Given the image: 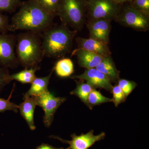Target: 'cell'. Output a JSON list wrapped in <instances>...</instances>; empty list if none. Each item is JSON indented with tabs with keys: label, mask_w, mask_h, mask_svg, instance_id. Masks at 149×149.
<instances>
[{
	"label": "cell",
	"mask_w": 149,
	"mask_h": 149,
	"mask_svg": "<svg viewBox=\"0 0 149 149\" xmlns=\"http://www.w3.org/2000/svg\"><path fill=\"white\" fill-rule=\"evenodd\" d=\"M76 83V87L74 90L70 92V94L78 97L81 101L89 107L88 98L89 95L93 89H95L90 84L84 82V80H75Z\"/></svg>",
	"instance_id": "cell-17"
},
{
	"label": "cell",
	"mask_w": 149,
	"mask_h": 149,
	"mask_svg": "<svg viewBox=\"0 0 149 149\" xmlns=\"http://www.w3.org/2000/svg\"><path fill=\"white\" fill-rule=\"evenodd\" d=\"M118 4L122 5L126 3H130L133 0H113Z\"/></svg>",
	"instance_id": "cell-30"
},
{
	"label": "cell",
	"mask_w": 149,
	"mask_h": 149,
	"mask_svg": "<svg viewBox=\"0 0 149 149\" xmlns=\"http://www.w3.org/2000/svg\"><path fill=\"white\" fill-rule=\"evenodd\" d=\"M11 81L8 68L0 66V93Z\"/></svg>",
	"instance_id": "cell-27"
},
{
	"label": "cell",
	"mask_w": 149,
	"mask_h": 149,
	"mask_svg": "<svg viewBox=\"0 0 149 149\" xmlns=\"http://www.w3.org/2000/svg\"><path fill=\"white\" fill-rule=\"evenodd\" d=\"M95 68L106 75L111 82H117L120 79V71L116 68L111 55L103 57Z\"/></svg>",
	"instance_id": "cell-15"
},
{
	"label": "cell",
	"mask_w": 149,
	"mask_h": 149,
	"mask_svg": "<svg viewBox=\"0 0 149 149\" xmlns=\"http://www.w3.org/2000/svg\"><path fill=\"white\" fill-rule=\"evenodd\" d=\"M87 0H60L57 16L62 24L72 28L74 31H80L87 21Z\"/></svg>",
	"instance_id": "cell-4"
},
{
	"label": "cell",
	"mask_w": 149,
	"mask_h": 149,
	"mask_svg": "<svg viewBox=\"0 0 149 149\" xmlns=\"http://www.w3.org/2000/svg\"><path fill=\"white\" fill-rule=\"evenodd\" d=\"M54 68L57 75L60 77H69L74 72L73 63L68 58H63L59 60Z\"/></svg>",
	"instance_id": "cell-19"
},
{
	"label": "cell",
	"mask_w": 149,
	"mask_h": 149,
	"mask_svg": "<svg viewBox=\"0 0 149 149\" xmlns=\"http://www.w3.org/2000/svg\"><path fill=\"white\" fill-rule=\"evenodd\" d=\"M111 21L102 19L86 21V26L89 30L90 38L109 44Z\"/></svg>",
	"instance_id": "cell-11"
},
{
	"label": "cell",
	"mask_w": 149,
	"mask_h": 149,
	"mask_svg": "<svg viewBox=\"0 0 149 149\" xmlns=\"http://www.w3.org/2000/svg\"><path fill=\"white\" fill-rule=\"evenodd\" d=\"M130 4L136 9L149 16V0H133Z\"/></svg>",
	"instance_id": "cell-26"
},
{
	"label": "cell",
	"mask_w": 149,
	"mask_h": 149,
	"mask_svg": "<svg viewBox=\"0 0 149 149\" xmlns=\"http://www.w3.org/2000/svg\"><path fill=\"white\" fill-rule=\"evenodd\" d=\"M117 82L118 85L122 90L126 98L137 86L136 82L124 79H119Z\"/></svg>",
	"instance_id": "cell-23"
},
{
	"label": "cell",
	"mask_w": 149,
	"mask_h": 149,
	"mask_svg": "<svg viewBox=\"0 0 149 149\" xmlns=\"http://www.w3.org/2000/svg\"><path fill=\"white\" fill-rule=\"evenodd\" d=\"M121 6L113 0H87V21L100 19L114 20Z\"/></svg>",
	"instance_id": "cell-6"
},
{
	"label": "cell",
	"mask_w": 149,
	"mask_h": 149,
	"mask_svg": "<svg viewBox=\"0 0 149 149\" xmlns=\"http://www.w3.org/2000/svg\"><path fill=\"white\" fill-rule=\"evenodd\" d=\"M9 26L8 17L0 12V33H7L9 31Z\"/></svg>",
	"instance_id": "cell-28"
},
{
	"label": "cell",
	"mask_w": 149,
	"mask_h": 149,
	"mask_svg": "<svg viewBox=\"0 0 149 149\" xmlns=\"http://www.w3.org/2000/svg\"><path fill=\"white\" fill-rule=\"evenodd\" d=\"M110 102H112V99L105 97L100 91H97L96 89H93L88 97V108L92 109L93 107Z\"/></svg>",
	"instance_id": "cell-20"
},
{
	"label": "cell",
	"mask_w": 149,
	"mask_h": 149,
	"mask_svg": "<svg viewBox=\"0 0 149 149\" xmlns=\"http://www.w3.org/2000/svg\"><path fill=\"white\" fill-rule=\"evenodd\" d=\"M123 27L146 32L149 29V16L133 8L130 3L122 5L114 19Z\"/></svg>",
	"instance_id": "cell-5"
},
{
	"label": "cell",
	"mask_w": 149,
	"mask_h": 149,
	"mask_svg": "<svg viewBox=\"0 0 149 149\" xmlns=\"http://www.w3.org/2000/svg\"><path fill=\"white\" fill-rule=\"evenodd\" d=\"M55 17L47 12L35 0H28L22 2L18 11L12 18L8 30H25L41 34L53 25Z\"/></svg>",
	"instance_id": "cell-1"
},
{
	"label": "cell",
	"mask_w": 149,
	"mask_h": 149,
	"mask_svg": "<svg viewBox=\"0 0 149 149\" xmlns=\"http://www.w3.org/2000/svg\"><path fill=\"white\" fill-rule=\"evenodd\" d=\"M12 92L13 91L7 100L0 98V112H3L6 111H12L15 113L18 112V106L10 102Z\"/></svg>",
	"instance_id": "cell-25"
},
{
	"label": "cell",
	"mask_w": 149,
	"mask_h": 149,
	"mask_svg": "<svg viewBox=\"0 0 149 149\" xmlns=\"http://www.w3.org/2000/svg\"><path fill=\"white\" fill-rule=\"evenodd\" d=\"M77 32L62 24L52 25L42 32V47L45 56L59 58L69 53Z\"/></svg>",
	"instance_id": "cell-2"
},
{
	"label": "cell",
	"mask_w": 149,
	"mask_h": 149,
	"mask_svg": "<svg viewBox=\"0 0 149 149\" xmlns=\"http://www.w3.org/2000/svg\"><path fill=\"white\" fill-rule=\"evenodd\" d=\"M22 2L21 0H0V12H14Z\"/></svg>",
	"instance_id": "cell-22"
},
{
	"label": "cell",
	"mask_w": 149,
	"mask_h": 149,
	"mask_svg": "<svg viewBox=\"0 0 149 149\" xmlns=\"http://www.w3.org/2000/svg\"><path fill=\"white\" fill-rule=\"evenodd\" d=\"M70 78L74 80H85L95 89L101 88L110 92H111L113 87L111 80L95 68L86 69L83 74L73 75Z\"/></svg>",
	"instance_id": "cell-10"
},
{
	"label": "cell",
	"mask_w": 149,
	"mask_h": 149,
	"mask_svg": "<svg viewBox=\"0 0 149 149\" xmlns=\"http://www.w3.org/2000/svg\"><path fill=\"white\" fill-rule=\"evenodd\" d=\"M105 136L104 132H102L98 135H94V130H91L86 134L82 133L80 136L73 133L71 135V141H67L56 136H51L50 138L57 139L63 143L68 144L69 147L67 149H88L96 142L103 140Z\"/></svg>",
	"instance_id": "cell-9"
},
{
	"label": "cell",
	"mask_w": 149,
	"mask_h": 149,
	"mask_svg": "<svg viewBox=\"0 0 149 149\" xmlns=\"http://www.w3.org/2000/svg\"><path fill=\"white\" fill-rule=\"evenodd\" d=\"M40 69L38 66L25 68L20 72L10 75L11 80H15L22 84L32 83L37 77L35 75L36 71Z\"/></svg>",
	"instance_id": "cell-18"
},
{
	"label": "cell",
	"mask_w": 149,
	"mask_h": 149,
	"mask_svg": "<svg viewBox=\"0 0 149 149\" xmlns=\"http://www.w3.org/2000/svg\"><path fill=\"white\" fill-rule=\"evenodd\" d=\"M16 55L19 64L25 68L38 66L45 57L41 34L26 31L16 36Z\"/></svg>",
	"instance_id": "cell-3"
},
{
	"label": "cell",
	"mask_w": 149,
	"mask_h": 149,
	"mask_svg": "<svg viewBox=\"0 0 149 149\" xmlns=\"http://www.w3.org/2000/svg\"><path fill=\"white\" fill-rule=\"evenodd\" d=\"M35 149H67V148L65 149L63 148H56L48 144L42 143L37 146Z\"/></svg>",
	"instance_id": "cell-29"
},
{
	"label": "cell",
	"mask_w": 149,
	"mask_h": 149,
	"mask_svg": "<svg viewBox=\"0 0 149 149\" xmlns=\"http://www.w3.org/2000/svg\"><path fill=\"white\" fill-rule=\"evenodd\" d=\"M35 98L36 105L42 108L45 113L43 117L44 124L46 127H49L53 121L56 111L66 99L56 97L49 91Z\"/></svg>",
	"instance_id": "cell-8"
},
{
	"label": "cell",
	"mask_w": 149,
	"mask_h": 149,
	"mask_svg": "<svg viewBox=\"0 0 149 149\" xmlns=\"http://www.w3.org/2000/svg\"><path fill=\"white\" fill-rule=\"evenodd\" d=\"M72 55L76 56L79 65L86 69L95 68L103 58L92 52L78 48L72 52Z\"/></svg>",
	"instance_id": "cell-13"
},
{
	"label": "cell",
	"mask_w": 149,
	"mask_h": 149,
	"mask_svg": "<svg viewBox=\"0 0 149 149\" xmlns=\"http://www.w3.org/2000/svg\"><path fill=\"white\" fill-rule=\"evenodd\" d=\"M16 42L15 35L0 33V66L13 69L19 65L15 52Z\"/></svg>",
	"instance_id": "cell-7"
},
{
	"label": "cell",
	"mask_w": 149,
	"mask_h": 149,
	"mask_svg": "<svg viewBox=\"0 0 149 149\" xmlns=\"http://www.w3.org/2000/svg\"><path fill=\"white\" fill-rule=\"evenodd\" d=\"M23 100L24 102L18 106V109L20 115L27 122L29 128L31 130H35L36 126L34 121V113L37 106L35 97H24Z\"/></svg>",
	"instance_id": "cell-14"
},
{
	"label": "cell",
	"mask_w": 149,
	"mask_h": 149,
	"mask_svg": "<svg viewBox=\"0 0 149 149\" xmlns=\"http://www.w3.org/2000/svg\"><path fill=\"white\" fill-rule=\"evenodd\" d=\"M78 49L92 52L102 57L111 55L109 44L92 38L78 37L76 38Z\"/></svg>",
	"instance_id": "cell-12"
},
{
	"label": "cell",
	"mask_w": 149,
	"mask_h": 149,
	"mask_svg": "<svg viewBox=\"0 0 149 149\" xmlns=\"http://www.w3.org/2000/svg\"><path fill=\"white\" fill-rule=\"evenodd\" d=\"M54 70V68L52 70L50 74L46 77H36L31 83V87L29 91L23 95V97H37L49 91L48 85Z\"/></svg>",
	"instance_id": "cell-16"
},
{
	"label": "cell",
	"mask_w": 149,
	"mask_h": 149,
	"mask_svg": "<svg viewBox=\"0 0 149 149\" xmlns=\"http://www.w3.org/2000/svg\"><path fill=\"white\" fill-rule=\"evenodd\" d=\"M48 13L57 16L60 0H35Z\"/></svg>",
	"instance_id": "cell-21"
},
{
	"label": "cell",
	"mask_w": 149,
	"mask_h": 149,
	"mask_svg": "<svg viewBox=\"0 0 149 149\" xmlns=\"http://www.w3.org/2000/svg\"><path fill=\"white\" fill-rule=\"evenodd\" d=\"M111 93L113 94L112 102L115 107H117L120 104L125 102L126 98L122 90L118 85L113 87Z\"/></svg>",
	"instance_id": "cell-24"
}]
</instances>
